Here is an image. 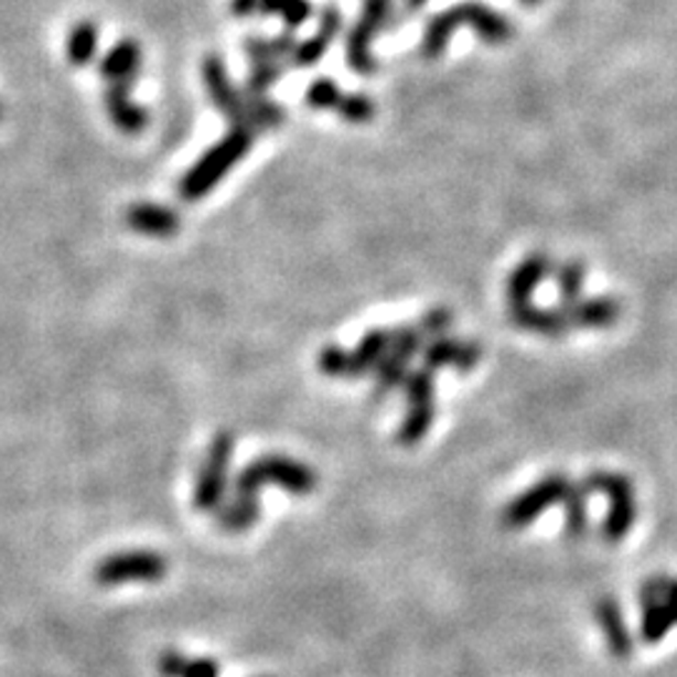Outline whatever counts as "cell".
I'll return each mask as SVG.
<instances>
[{"instance_id": "obj_1", "label": "cell", "mask_w": 677, "mask_h": 677, "mask_svg": "<svg viewBox=\"0 0 677 677\" xmlns=\"http://www.w3.org/2000/svg\"><path fill=\"white\" fill-rule=\"evenodd\" d=\"M201 73H204V84L214 106L234 126L249 128V131H267V128L283 123V108L271 104L269 98H251L236 90L224 61L218 56H208L201 66Z\"/></svg>"}, {"instance_id": "obj_2", "label": "cell", "mask_w": 677, "mask_h": 677, "mask_svg": "<svg viewBox=\"0 0 677 677\" xmlns=\"http://www.w3.org/2000/svg\"><path fill=\"white\" fill-rule=\"evenodd\" d=\"M460 25H470V29L480 33L484 43L492 45L507 43L512 39V23L505 15H499L497 11H492L490 6L482 3H462L444 13H437L432 21H429L422 39V56L429 61L437 58L439 53L447 49L452 33L460 29Z\"/></svg>"}, {"instance_id": "obj_3", "label": "cell", "mask_w": 677, "mask_h": 677, "mask_svg": "<svg viewBox=\"0 0 677 677\" xmlns=\"http://www.w3.org/2000/svg\"><path fill=\"white\" fill-rule=\"evenodd\" d=\"M254 143V131L241 126H234L222 141L214 143L201 159L191 166L179 184V196L184 201H201L222 181Z\"/></svg>"}, {"instance_id": "obj_4", "label": "cell", "mask_w": 677, "mask_h": 677, "mask_svg": "<svg viewBox=\"0 0 677 677\" xmlns=\"http://www.w3.org/2000/svg\"><path fill=\"white\" fill-rule=\"evenodd\" d=\"M267 484H277L291 494H309L316 487V474L311 466L289 460V456L267 454L241 470L234 484V497H259V490Z\"/></svg>"}, {"instance_id": "obj_5", "label": "cell", "mask_w": 677, "mask_h": 677, "mask_svg": "<svg viewBox=\"0 0 677 677\" xmlns=\"http://www.w3.org/2000/svg\"><path fill=\"white\" fill-rule=\"evenodd\" d=\"M169 572V560L153 550H128L108 555L94 567V582L100 588H118L131 582H161Z\"/></svg>"}, {"instance_id": "obj_6", "label": "cell", "mask_w": 677, "mask_h": 677, "mask_svg": "<svg viewBox=\"0 0 677 677\" xmlns=\"http://www.w3.org/2000/svg\"><path fill=\"white\" fill-rule=\"evenodd\" d=\"M584 487L590 492H605L610 497V512L608 519L602 523V537L608 542H622L627 537L630 529L635 525L637 507H635V490L625 474L615 472H592L584 480Z\"/></svg>"}, {"instance_id": "obj_7", "label": "cell", "mask_w": 677, "mask_h": 677, "mask_svg": "<svg viewBox=\"0 0 677 677\" xmlns=\"http://www.w3.org/2000/svg\"><path fill=\"white\" fill-rule=\"evenodd\" d=\"M234 454V434L218 432L208 447L206 460L201 464L196 487H194V507L198 512H216L224 505L226 482H228V464Z\"/></svg>"}, {"instance_id": "obj_8", "label": "cell", "mask_w": 677, "mask_h": 677, "mask_svg": "<svg viewBox=\"0 0 677 677\" xmlns=\"http://www.w3.org/2000/svg\"><path fill=\"white\" fill-rule=\"evenodd\" d=\"M567 487H570V480H567L565 474H550V477H545L542 482L533 484V487L512 499L505 507V512H502V525L507 529H523L533 525L545 509L562 502Z\"/></svg>"}, {"instance_id": "obj_9", "label": "cell", "mask_w": 677, "mask_h": 677, "mask_svg": "<svg viewBox=\"0 0 677 677\" xmlns=\"http://www.w3.org/2000/svg\"><path fill=\"white\" fill-rule=\"evenodd\" d=\"M389 8L391 0H364L359 21H356L350 39H346V61H350L354 71L364 73V76L377 68V63L372 58V41L382 25L387 23Z\"/></svg>"}, {"instance_id": "obj_10", "label": "cell", "mask_w": 677, "mask_h": 677, "mask_svg": "<svg viewBox=\"0 0 677 677\" xmlns=\"http://www.w3.org/2000/svg\"><path fill=\"white\" fill-rule=\"evenodd\" d=\"M104 104L114 126L121 128V131L128 136L141 133L146 131V126H149V111H146L143 106L133 104L131 86L128 84H108L104 94Z\"/></svg>"}, {"instance_id": "obj_11", "label": "cell", "mask_w": 677, "mask_h": 677, "mask_svg": "<svg viewBox=\"0 0 677 677\" xmlns=\"http://www.w3.org/2000/svg\"><path fill=\"white\" fill-rule=\"evenodd\" d=\"M480 362V346L472 342H456L450 336H434L425 350V367L442 369L454 367L460 372H470Z\"/></svg>"}, {"instance_id": "obj_12", "label": "cell", "mask_w": 677, "mask_h": 677, "mask_svg": "<svg viewBox=\"0 0 677 677\" xmlns=\"http://www.w3.org/2000/svg\"><path fill=\"white\" fill-rule=\"evenodd\" d=\"M126 224L133 228L136 234L153 236V239H171L181 228V218L173 208L163 204H133L126 212Z\"/></svg>"}, {"instance_id": "obj_13", "label": "cell", "mask_w": 677, "mask_h": 677, "mask_svg": "<svg viewBox=\"0 0 677 677\" xmlns=\"http://www.w3.org/2000/svg\"><path fill=\"white\" fill-rule=\"evenodd\" d=\"M141 66H143L141 45L133 39H123L106 53L104 61H100V76H104L108 84L133 86V80L139 78L141 73Z\"/></svg>"}, {"instance_id": "obj_14", "label": "cell", "mask_w": 677, "mask_h": 677, "mask_svg": "<svg viewBox=\"0 0 677 677\" xmlns=\"http://www.w3.org/2000/svg\"><path fill=\"white\" fill-rule=\"evenodd\" d=\"M552 264L545 254H533L529 259H525L519 267L512 271V277L507 281V297H509V309L523 307L533 301L535 289L542 283V279L550 273Z\"/></svg>"}, {"instance_id": "obj_15", "label": "cell", "mask_w": 677, "mask_h": 677, "mask_svg": "<svg viewBox=\"0 0 677 677\" xmlns=\"http://www.w3.org/2000/svg\"><path fill=\"white\" fill-rule=\"evenodd\" d=\"M342 31V15H338L336 8H324L322 13V23H319V31L311 35L309 41L297 43L294 53H291V63L299 68H309L314 66V63L322 61L324 53L329 51V45L334 43L336 33Z\"/></svg>"}, {"instance_id": "obj_16", "label": "cell", "mask_w": 677, "mask_h": 677, "mask_svg": "<svg viewBox=\"0 0 677 677\" xmlns=\"http://www.w3.org/2000/svg\"><path fill=\"white\" fill-rule=\"evenodd\" d=\"M594 617H598L602 633H605L610 653L617 657V660H627L633 655V637H630V630L625 625V617H622V610L617 605L615 598H602L594 605Z\"/></svg>"}, {"instance_id": "obj_17", "label": "cell", "mask_w": 677, "mask_h": 677, "mask_svg": "<svg viewBox=\"0 0 677 677\" xmlns=\"http://www.w3.org/2000/svg\"><path fill=\"white\" fill-rule=\"evenodd\" d=\"M562 314L567 316L570 326L584 329H605L617 322L620 304L610 297L600 299H574L570 304H562Z\"/></svg>"}, {"instance_id": "obj_18", "label": "cell", "mask_w": 677, "mask_h": 677, "mask_svg": "<svg viewBox=\"0 0 677 677\" xmlns=\"http://www.w3.org/2000/svg\"><path fill=\"white\" fill-rule=\"evenodd\" d=\"M512 322L517 326L527 329V332L542 334V336H562L567 329H570V322H567V316L562 314V309H539L535 307L533 301L523 307L509 309Z\"/></svg>"}, {"instance_id": "obj_19", "label": "cell", "mask_w": 677, "mask_h": 677, "mask_svg": "<svg viewBox=\"0 0 677 677\" xmlns=\"http://www.w3.org/2000/svg\"><path fill=\"white\" fill-rule=\"evenodd\" d=\"M391 334L395 332H389V329H374L367 336H362L359 346L350 352V379H359L364 374L377 369L384 354L389 352Z\"/></svg>"}, {"instance_id": "obj_20", "label": "cell", "mask_w": 677, "mask_h": 677, "mask_svg": "<svg viewBox=\"0 0 677 677\" xmlns=\"http://www.w3.org/2000/svg\"><path fill=\"white\" fill-rule=\"evenodd\" d=\"M259 515V497H234L228 505L216 509V525L226 529V533H246V529L256 525Z\"/></svg>"}, {"instance_id": "obj_21", "label": "cell", "mask_w": 677, "mask_h": 677, "mask_svg": "<svg viewBox=\"0 0 677 677\" xmlns=\"http://www.w3.org/2000/svg\"><path fill=\"white\" fill-rule=\"evenodd\" d=\"M588 494L590 490L584 487V482H570V487H567L562 505L567 509V519H565V533L567 537L578 539L584 535V529H588Z\"/></svg>"}, {"instance_id": "obj_22", "label": "cell", "mask_w": 677, "mask_h": 677, "mask_svg": "<svg viewBox=\"0 0 677 677\" xmlns=\"http://www.w3.org/2000/svg\"><path fill=\"white\" fill-rule=\"evenodd\" d=\"M294 49H297V41L291 33H283L279 35V39H261V35H254V39H246L244 43V51L251 63L291 58Z\"/></svg>"}, {"instance_id": "obj_23", "label": "cell", "mask_w": 677, "mask_h": 677, "mask_svg": "<svg viewBox=\"0 0 677 677\" xmlns=\"http://www.w3.org/2000/svg\"><path fill=\"white\" fill-rule=\"evenodd\" d=\"M66 51H68V61L73 63V66H88V63L96 58V51H98L96 25L90 21H80L73 25Z\"/></svg>"}, {"instance_id": "obj_24", "label": "cell", "mask_w": 677, "mask_h": 677, "mask_svg": "<svg viewBox=\"0 0 677 677\" xmlns=\"http://www.w3.org/2000/svg\"><path fill=\"white\" fill-rule=\"evenodd\" d=\"M434 422V405H422V407H409V415L405 422H401L397 432V442L401 447H415L425 439L429 432V427Z\"/></svg>"}, {"instance_id": "obj_25", "label": "cell", "mask_w": 677, "mask_h": 677, "mask_svg": "<svg viewBox=\"0 0 677 677\" xmlns=\"http://www.w3.org/2000/svg\"><path fill=\"white\" fill-rule=\"evenodd\" d=\"M407 369H409V362L399 359V356H395L391 352L384 354V359L377 364V369H374V374H377V387H374V397L382 399L384 395H389L391 389H397L405 384L407 379Z\"/></svg>"}, {"instance_id": "obj_26", "label": "cell", "mask_w": 677, "mask_h": 677, "mask_svg": "<svg viewBox=\"0 0 677 677\" xmlns=\"http://www.w3.org/2000/svg\"><path fill=\"white\" fill-rule=\"evenodd\" d=\"M259 13L264 15H273L279 13L283 18V23L291 29H299L301 23L309 21L311 15V3L309 0H261Z\"/></svg>"}, {"instance_id": "obj_27", "label": "cell", "mask_w": 677, "mask_h": 677, "mask_svg": "<svg viewBox=\"0 0 677 677\" xmlns=\"http://www.w3.org/2000/svg\"><path fill=\"white\" fill-rule=\"evenodd\" d=\"M283 76V63L281 61H264V63H251L249 80H246V96L251 98H264V94L277 84Z\"/></svg>"}, {"instance_id": "obj_28", "label": "cell", "mask_w": 677, "mask_h": 677, "mask_svg": "<svg viewBox=\"0 0 677 677\" xmlns=\"http://www.w3.org/2000/svg\"><path fill=\"white\" fill-rule=\"evenodd\" d=\"M405 391L409 399V407H422V405H434V377L432 369H419L407 374L405 379Z\"/></svg>"}, {"instance_id": "obj_29", "label": "cell", "mask_w": 677, "mask_h": 677, "mask_svg": "<svg viewBox=\"0 0 677 677\" xmlns=\"http://www.w3.org/2000/svg\"><path fill=\"white\" fill-rule=\"evenodd\" d=\"M675 627V620L670 617V612H667L663 605H653L645 608L643 615V625H640V633H643V640L647 645L660 643V640L670 633Z\"/></svg>"}, {"instance_id": "obj_30", "label": "cell", "mask_w": 677, "mask_h": 677, "mask_svg": "<svg viewBox=\"0 0 677 677\" xmlns=\"http://www.w3.org/2000/svg\"><path fill=\"white\" fill-rule=\"evenodd\" d=\"M342 98H344L342 88H338L332 78H316L307 90V104L311 108H316V111H329V108H336Z\"/></svg>"}, {"instance_id": "obj_31", "label": "cell", "mask_w": 677, "mask_h": 677, "mask_svg": "<svg viewBox=\"0 0 677 677\" xmlns=\"http://www.w3.org/2000/svg\"><path fill=\"white\" fill-rule=\"evenodd\" d=\"M336 111L344 118V121H350V123H369L377 108H374L372 98L362 96V94H350L338 100Z\"/></svg>"}, {"instance_id": "obj_32", "label": "cell", "mask_w": 677, "mask_h": 677, "mask_svg": "<svg viewBox=\"0 0 677 677\" xmlns=\"http://www.w3.org/2000/svg\"><path fill=\"white\" fill-rule=\"evenodd\" d=\"M557 283H560L565 304H570V301L580 299V291H582V283H584V267H582V264L567 261L565 267L557 271Z\"/></svg>"}, {"instance_id": "obj_33", "label": "cell", "mask_w": 677, "mask_h": 677, "mask_svg": "<svg viewBox=\"0 0 677 677\" xmlns=\"http://www.w3.org/2000/svg\"><path fill=\"white\" fill-rule=\"evenodd\" d=\"M319 369L334 379L350 377V352L338 350V346H326V350L319 352Z\"/></svg>"}, {"instance_id": "obj_34", "label": "cell", "mask_w": 677, "mask_h": 677, "mask_svg": "<svg viewBox=\"0 0 677 677\" xmlns=\"http://www.w3.org/2000/svg\"><path fill=\"white\" fill-rule=\"evenodd\" d=\"M419 332L425 336H444L447 329L452 326V314L447 309H434L422 316V322L417 324Z\"/></svg>"}, {"instance_id": "obj_35", "label": "cell", "mask_w": 677, "mask_h": 677, "mask_svg": "<svg viewBox=\"0 0 677 677\" xmlns=\"http://www.w3.org/2000/svg\"><path fill=\"white\" fill-rule=\"evenodd\" d=\"M186 665V657L176 653V649H166V653L159 655V673L163 677H181Z\"/></svg>"}, {"instance_id": "obj_36", "label": "cell", "mask_w": 677, "mask_h": 677, "mask_svg": "<svg viewBox=\"0 0 677 677\" xmlns=\"http://www.w3.org/2000/svg\"><path fill=\"white\" fill-rule=\"evenodd\" d=\"M181 677H218V663L201 657V660H186Z\"/></svg>"}, {"instance_id": "obj_37", "label": "cell", "mask_w": 677, "mask_h": 677, "mask_svg": "<svg viewBox=\"0 0 677 677\" xmlns=\"http://www.w3.org/2000/svg\"><path fill=\"white\" fill-rule=\"evenodd\" d=\"M657 605H663L667 612H670V617L675 620L677 625V578H667L665 580V590H663V598Z\"/></svg>"}, {"instance_id": "obj_38", "label": "cell", "mask_w": 677, "mask_h": 677, "mask_svg": "<svg viewBox=\"0 0 677 677\" xmlns=\"http://www.w3.org/2000/svg\"><path fill=\"white\" fill-rule=\"evenodd\" d=\"M261 0H232V13L236 18H251L259 13Z\"/></svg>"}, {"instance_id": "obj_39", "label": "cell", "mask_w": 677, "mask_h": 677, "mask_svg": "<svg viewBox=\"0 0 677 677\" xmlns=\"http://www.w3.org/2000/svg\"><path fill=\"white\" fill-rule=\"evenodd\" d=\"M407 3H409V8H422L427 0H407Z\"/></svg>"}, {"instance_id": "obj_40", "label": "cell", "mask_w": 677, "mask_h": 677, "mask_svg": "<svg viewBox=\"0 0 677 677\" xmlns=\"http://www.w3.org/2000/svg\"><path fill=\"white\" fill-rule=\"evenodd\" d=\"M519 3H525V6H537L539 0H519Z\"/></svg>"}, {"instance_id": "obj_41", "label": "cell", "mask_w": 677, "mask_h": 677, "mask_svg": "<svg viewBox=\"0 0 677 677\" xmlns=\"http://www.w3.org/2000/svg\"><path fill=\"white\" fill-rule=\"evenodd\" d=\"M0 114H3V106H0Z\"/></svg>"}]
</instances>
